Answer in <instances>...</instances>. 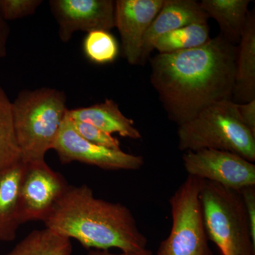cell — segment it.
Here are the masks:
<instances>
[{
	"mask_svg": "<svg viewBox=\"0 0 255 255\" xmlns=\"http://www.w3.org/2000/svg\"><path fill=\"white\" fill-rule=\"evenodd\" d=\"M237 46L221 34L204 46L150 58V82L178 127L209 106L232 100Z\"/></svg>",
	"mask_w": 255,
	"mask_h": 255,
	"instance_id": "cell-1",
	"label": "cell"
},
{
	"mask_svg": "<svg viewBox=\"0 0 255 255\" xmlns=\"http://www.w3.org/2000/svg\"><path fill=\"white\" fill-rule=\"evenodd\" d=\"M43 223L46 228L76 240L87 249L117 248L124 253L147 249V238L130 209L97 199L87 185H69Z\"/></svg>",
	"mask_w": 255,
	"mask_h": 255,
	"instance_id": "cell-2",
	"label": "cell"
},
{
	"mask_svg": "<svg viewBox=\"0 0 255 255\" xmlns=\"http://www.w3.org/2000/svg\"><path fill=\"white\" fill-rule=\"evenodd\" d=\"M63 92L50 87L20 92L12 102L15 130L21 161L45 160L53 149L68 109Z\"/></svg>",
	"mask_w": 255,
	"mask_h": 255,
	"instance_id": "cell-3",
	"label": "cell"
},
{
	"mask_svg": "<svg viewBox=\"0 0 255 255\" xmlns=\"http://www.w3.org/2000/svg\"><path fill=\"white\" fill-rule=\"evenodd\" d=\"M178 147L183 152L204 149L228 151L255 161V135L240 117L237 104L222 101L209 106L178 127Z\"/></svg>",
	"mask_w": 255,
	"mask_h": 255,
	"instance_id": "cell-4",
	"label": "cell"
},
{
	"mask_svg": "<svg viewBox=\"0 0 255 255\" xmlns=\"http://www.w3.org/2000/svg\"><path fill=\"white\" fill-rule=\"evenodd\" d=\"M199 199L206 236L221 254L255 255V242L241 192L204 180Z\"/></svg>",
	"mask_w": 255,
	"mask_h": 255,
	"instance_id": "cell-5",
	"label": "cell"
},
{
	"mask_svg": "<svg viewBox=\"0 0 255 255\" xmlns=\"http://www.w3.org/2000/svg\"><path fill=\"white\" fill-rule=\"evenodd\" d=\"M204 180L188 175L169 199L172 228L157 255H213L206 236L199 194Z\"/></svg>",
	"mask_w": 255,
	"mask_h": 255,
	"instance_id": "cell-6",
	"label": "cell"
},
{
	"mask_svg": "<svg viewBox=\"0 0 255 255\" xmlns=\"http://www.w3.org/2000/svg\"><path fill=\"white\" fill-rule=\"evenodd\" d=\"M188 174L240 191L255 186V165L228 151L204 149L188 151L182 156Z\"/></svg>",
	"mask_w": 255,
	"mask_h": 255,
	"instance_id": "cell-7",
	"label": "cell"
},
{
	"mask_svg": "<svg viewBox=\"0 0 255 255\" xmlns=\"http://www.w3.org/2000/svg\"><path fill=\"white\" fill-rule=\"evenodd\" d=\"M24 165L19 192L20 225L33 221L43 222L69 185L45 160Z\"/></svg>",
	"mask_w": 255,
	"mask_h": 255,
	"instance_id": "cell-8",
	"label": "cell"
},
{
	"mask_svg": "<svg viewBox=\"0 0 255 255\" xmlns=\"http://www.w3.org/2000/svg\"><path fill=\"white\" fill-rule=\"evenodd\" d=\"M52 150L58 154L62 163L78 162L107 170H137L145 163L142 156L95 145L82 138L74 128L68 114Z\"/></svg>",
	"mask_w": 255,
	"mask_h": 255,
	"instance_id": "cell-9",
	"label": "cell"
},
{
	"mask_svg": "<svg viewBox=\"0 0 255 255\" xmlns=\"http://www.w3.org/2000/svg\"><path fill=\"white\" fill-rule=\"evenodd\" d=\"M49 5L63 43L75 32L110 31L115 27L113 0H50Z\"/></svg>",
	"mask_w": 255,
	"mask_h": 255,
	"instance_id": "cell-10",
	"label": "cell"
},
{
	"mask_svg": "<svg viewBox=\"0 0 255 255\" xmlns=\"http://www.w3.org/2000/svg\"><path fill=\"white\" fill-rule=\"evenodd\" d=\"M163 3L164 0L115 1V27L120 34L122 55L130 65H139L144 36Z\"/></svg>",
	"mask_w": 255,
	"mask_h": 255,
	"instance_id": "cell-11",
	"label": "cell"
},
{
	"mask_svg": "<svg viewBox=\"0 0 255 255\" xmlns=\"http://www.w3.org/2000/svg\"><path fill=\"white\" fill-rule=\"evenodd\" d=\"M209 17L195 0H164L158 14L151 23L142 41L139 65L150 59L159 37L193 23H208Z\"/></svg>",
	"mask_w": 255,
	"mask_h": 255,
	"instance_id": "cell-12",
	"label": "cell"
},
{
	"mask_svg": "<svg viewBox=\"0 0 255 255\" xmlns=\"http://www.w3.org/2000/svg\"><path fill=\"white\" fill-rule=\"evenodd\" d=\"M232 101L245 104L255 100V13L249 11L243 36L237 46Z\"/></svg>",
	"mask_w": 255,
	"mask_h": 255,
	"instance_id": "cell-13",
	"label": "cell"
},
{
	"mask_svg": "<svg viewBox=\"0 0 255 255\" xmlns=\"http://www.w3.org/2000/svg\"><path fill=\"white\" fill-rule=\"evenodd\" d=\"M67 114L73 121L91 124L110 135L118 133L132 140H140L142 137L133 121L126 117L118 104L112 100L107 99L102 103L68 110Z\"/></svg>",
	"mask_w": 255,
	"mask_h": 255,
	"instance_id": "cell-14",
	"label": "cell"
},
{
	"mask_svg": "<svg viewBox=\"0 0 255 255\" xmlns=\"http://www.w3.org/2000/svg\"><path fill=\"white\" fill-rule=\"evenodd\" d=\"M24 163L22 161L0 170V242L14 241L20 225L19 192Z\"/></svg>",
	"mask_w": 255,
	"mask_h": 255,
	"instance_id": "cell-15",
	"label": "cell"
},
{
	"mask_svg": "<svg viewBox=\"0 0 255 255\" xmlns=\"http://www.w3.org/2000/svg\"><path fill=\"white\" fill-rule=\"evenodd\" d=\"M250 0H202L200 5L208 17L219 24L220 34L237 46L243 36L248 17Z\"/></svg>",
	"mask_w": 255,
	"mask_h": 255,
	"instance_id": "cell-16",
	"label": "cell"
},
{
	"mask_svg": "<svg viewBox=\"0 0 255 255\" xmlns=\"http://www.w3.org/2000/svg\"><path fill=\"white\" fill-rule=\"evenodd\" d=\"M72 252L70 239L44 228L32 231L4 255H71Z\"/></svg>",
	"mask_w": 255,
	"mask_h": 255,
	"instance_id": "cell-17",
	"label": "cell"
},
{
	"mask_svg": "<svg viewBox=\"0 0 255 255\" xmlns=\"http://www.w3.org/2000/svg\"><path fill=\"white\" fill-rule=\"evenodd\" d=\"M21 161L15 130L12 102L0 86V170Z\"/></svg>",
	"mask_w": 255,
	"mask_h": 255,
	"instance_id": "cell-18",
	"label": "cell"
},
{
	"mask_svg": "<svg viewBox=\"0 0 255 255\" xmlns=\"http://www.w3.org/2000/svg\"><path fill=\"white\" fill-rule=\"evenodd\" d=\"M211 38L209 23H193L159 37L154 50L159 53H172L194 49L204 46Z\"/></svg>",
	"mask_w": 255,
	"mask_h": 255,
	"instance_id": "cell-19",
	"label": "cell"
},
{
	"mask_svg": "<svg viewBox=\"0 0 255 255\" xmlns=\"http://www.w3.org/2000/svg\"><path fill=\"white\" fill-rule=\"evenodd\" d=\"M83 50L90 61L96 64L110 63L118 56V42L109 31H95L87 33L83 42Z\"/></svg>",
	"mask_w": 255,
	"mask_h": 255,
	"instance_id": "cell-20",
	"label": "cell"
},
{
	"mask_svg": "<svg viewBox=\"0 0 255 255\" xmlns=\"http://www.w3.org/2000/svg\"><path fill=\"white\" fill-rule=\"evenodd\" d=\"M42 0H0V13L6 21H15L34 14Z\"/></svg>",
	"mask_w": 255,
	"mask_h": 255,
	"instance_id": "cell-21",
	"label": "cell"
},
{
	"mask_svg": "<svg viewBox=\"0 0 255 255\" xmlns=\"http://www.w3.org/2000/svg\"><path fill=\"white\" fill-rule=\"evenodd\" d=\"M70 120L78 135L87 141L95 145L104 146L108 148L121 150L120 142L118 139L112 136L110 134L100 130L98 128L94 127L91 124L76 122L72 119Z\"/></svg>",
	"mask_w": 255,
	"mask_h": 255,
	"instance_id": "cell-22",
	"label": "cell"
},
{
	"mask_svg": "<svg viewBox=\"0 0 255 255\" xmlns=\"http://www.w3.org/2000/svg\"><path fill=\"white\" fill-rule=\"evenodd\" d=\"M240 192L249 221L252 238L255 242V186L244 188Z\"/></svg>",
	"mask_w": 255,
	"mask_h": 255,
	"instance_id": "cell-23",
	"label": "cell"
},
{
	"mask_svg": "<svg viewBox=\"0 0 255 255\" xmlns=\"http://www.w3.org/2000/svg\"><path fill=\"white\" fill-rule=\"evenodd\" d=\"M237 109L243 123L255 135V100L248 103L237 104Z\"/></svg>",
	"mask_w": 255,
	"mask_h": 255,
	"instance_id": "cell-24",
	"label": "cell"
},
{
	"mask_svg": "<svg viewBox=\"0 0 255 255\" xmlns=\"http://www.w3.org/2000/svg\"><path fill=\"white\" fill-rule=\"evenodd\" d=\"M9 34V24L0 13V58H5L7 55V44Z\"/></svg>",
	"mask_w": 255,
	"mask_h": 255,
	"instance_id": "cell-25",
	"label": "cell"
},
{
	"mask_svg": "<svg viewBox=\"0 0 255 255\" xmlns=\"http://www.w3.org/2000/svg\"><path fill=\"white\" fill-rule=\"evenodd\" d=\"M87 255H152V253L147 249L140 252H135V253H124V252H121L120 253H111L110 251L91 250V251H89Z\"/></svg>",
	"mask_w": 255,
	"mask_h": 255,
	"instance_id": "cell-26",
	"label": "cell"
}]
</instances>
